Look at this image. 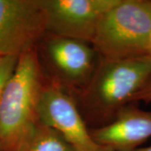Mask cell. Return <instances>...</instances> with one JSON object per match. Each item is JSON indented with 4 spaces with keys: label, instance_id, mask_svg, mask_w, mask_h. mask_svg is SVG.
<instances>
[{
    "label": "cell",
    "instance_id": "1",
    "mask_svg": "<svg viewBox=\"0 0 151 151\" xmlns=\"http://www.w3.org/2000/svg\"><path fill=\"white\" fill-rule=\"evenodd\" d=\"M151 76L150 55L126 60L99 57L86 86L79 90V110L85 121L102 127L113 121Z\"/></svg>",
    "mask_w": 151,
    "mask_h": 151
},
{
    "label": "cell",
    "instance_id": "2",
    "mask_svg": "<svg viewBox=\"0 0 151 151\" xmlns=\"http://www.w3.org/2000/svg\"><path fill=\"white\" fill-rule=\"evenodd\" d=\"M46 79L36 49L19 57L0 101V150L18 151L40 123L39 105Z\"/></svg>",
    "mask_w": 151,
    "mask_h": 151
},
{
    "label": "cell",
    "instance_id": "3",
    "mask_svg": "<svg viewBox=\"0 0 151 151\" xmlns=\"http://www.w3.org/2000/svg\"><path fill=\"white\" fill-rule=\"evenodd\" d=\"M151 1L120 0L97 24L91 45L100 58L126 60L149 55Z\"/></svg>",
    "mask_w": 151,
    "mask_h": 151
},
{
    "label": "cell",
    "instance_id": "4",
    "mask_svg": "<svg viewBox=\"0 0 151 151\" xmlns=\"http://www.w3.org/2000/svg\"><path fill=\"white\" fill-rule=\"evenodd\" d=\"M47 33L43 0H0V55L20 56Z\"/></svg>",
    "mask_w": 151,
    "mask_h": 151
},
{
    "label": "cell",
    "instance_id": "5",
    "mask_svg": "<svg viewBox=\"0 0 151 151\" xmlns=\"http://www.w3.org/2000/svg\"><path fill=\"white\" fill-rule=\"evenodd\" d=\"M40 122L56 130L76 151H110L92 139L76 98L58 82L45 81L39 105Z\"/></svg>",
    "mask_w": 151,
    "mask_h": 151
},
{
    "label": "cell",
    "instance_id": "6",
    "mask_svg": "<svg viewBox=\"0 0 151 151\" xmlns=\"http://www.w3.org/2000/svg\"><path fill=\"white\" fill-rule=\"evenodd\" d=\"M43 42L45 60L52 73L50 79L68 91L86 86L99 60L91 44L50 34L45 35Z\"/></svg>",
    "mask_w": 151,
    "mask_h": 151
},
{
    "label": "cell",
    "instance_id": "7",
    "mask_svg": "<svg viewBox=\"0 0 151 151\" xmlns=\"http://www.w3.org/2000/svg\"><path fill=\"white\" fill-rule=\"evenodd\" d=\"M120 0H43L50 35L92 42L102 17Z\"/></svg>",
    "mask_w": 151,
    "mask_h": 151
},
{
    "label": "cell",
    "instance_id": "8",
    "mask_svg": "<svg viewBox=\"0 0 151 151\" xmlns=\"http://www.w3.org/2000/svg\"><path fill=\"white\" fill-rule=\"evenodd\" d=\"M90 132L97 145L108 150H133L151 138V111L129 103L119 110L112 122Z\"/></svg>",
    "mask_w": 151,
    "mask_h": 151
},
{
    "label": "cell",
    "instance_id": "9",
    "mask_svg": "<svg viewBox=\"0 0 151 151\" xmlns=\"http://www.w3.org/2000/svg\"><path fill=\"white\" fill-rule=\"evenodd\" d=\"M18 151H76L54 129L40 122Z\"/></svg>",
    "mask_w": 151,
    "mask_h": 151
},
{
    "label": "cell",
    "instance_id": "10",
    "mask_svg": "<svg viewBox=\"0 0 151 151\" xmlns=\"http://www.w3.org/2000/svg\"><path fill=\"white\" fill-rule=\"evenodd\" d=\"M19 57L14 55H0V101L8 82L15 70Z\"/></svg>",
    "mask_w": 151,
    "mask_h": 151
},
{
    "label": "cell",
    "instance_id": "11",
    "mask_svg": "<svg viewBox=\"0 0 151 151\" xmlns=\"http://www.w3.org/2000/svg\"><path fill=\"white\" fill-rule=\"evenodd\" d=\"M134 102H144L146 103H151V76L141 89L132 98L131 103Z\"/></svg>",
    "mask_w": 151,
    "mask_h": 151
},
{
    "label": "cell",
    "instance_id": "12",
    "mask_svg": "<svg viewBox=\"0 0 151 151\" xmlns=\"http://www.w3.org/2000/svg\"><path fill=\"white\" fill-rule=\"evenodd\" d=\"M130 151H151V146H148V147H139V148H137L135 150Z\"/></svg>",
    "mask_w": 151,
    "mask_h": 151
},
{
    "label": "cell",
    "instance_id": "13",
    "mask_svg": "<svg viewBox=\"0 0 151 151\" xmlns=\"http://www.w3.org/2000/svg\"><path fill=\"white\" fill-rule=\"evenodd\" d=\"M149 55L151 57V35H150V47H149Z\"/></svg>",
    "mask_w": 151,
    "mask_h": 151
},
{
    "label": "cell",
    "instance_id": "14",
    "mask_svg": "<svg viewBox=\"0 0 151 151\" xmlns=\"http://www.w3.org/2000/svg\"><path fill=\"white\" fill-rule=\"evenodd\" d=\"M0 151H2V150H0Z\"/></svg>",
    "mask_w": 151,
    "mask_h": 151
}]
</instances>
